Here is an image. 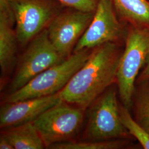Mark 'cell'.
I'll return each mask as SVG.
<instances>
[{"label":"cell","instance_id":"1","mask_svg":"<svg viewBox=\"0 0 149 149\" xmlns=\"http://www.w3.org/2000/svg\"><path fill=\"white\" fill-rule=\"evenodd\" d=\"M124 45L107 43L93 48L85 63L60 91L63 101L85 108L116 84Z\"/></svg>","mask_w":149,"mask_h":149},{"label":"cell","instance_id":"2","mask_svg":"<svg viewBox=\"0 0 149 149\" xmlns=\"http://www.w3.org/2000/svg\"><path fill=\"white\" fill-rule=\"evenodd\" d=\"M149 54V28L128 26L117 73L116 85L123 105L130 110L136 81Z\"/></svg>","mask_w":149,"mask_h":149},{"label":"cell","instance_id":"3","mask_svg":"<svg viewBox=\"0 0 149 149\" xmlns=\"http://www.w3.org/2000/svg\"><path fill=\"white\" fill-rule=\"evenodd\" d=\"M92 49L73 53L59 64L44 71L18 90L7 96L6 102H15L58 93L85 63Z\"/></svg>","mask_w":149,"mask_h":149},{"label":"cell","instance_id":"4","mask_svg":"<svg viewBox=\"0 0 149 149\" xmlns=\"http://www.w3.org/2000/svg\"><path fill=\"white\" fill-rule=\"evenodd\" d=\"M114 85L107 89L92 104L87 128V137L90 141L136 140L121 121L119 102Z\"/></svg>","mask_w":149,"mask_h":149},{"label":"cell","instance_id":"5","mask_svg":"<svg viewBox=\"0 0 149 149\" xmlns=\"http://www.w3.org/2000/svg\"><path fill=\"white\" fill-rule=\"evenodd\" d=\"M16 21L19 45H27L48 27L54 17L64 9L57 0H8Z\"/></svg>","mask_w":149,"mask_h":149},{"label":"cell","instance_id":"6","mask_svg":"<svg viewBox=\"0 0 149 149\" xmlns=\"http://www.w3.org/2000/svg\"><path fill=\"white\" fill-rule=\"evenodd\" d=\"M128 26L119 19L111 0H98L93 19L73 53L93 49L105 43L125 45Z\"/></svg>","mask_w":149,"mask_h":149},{"label":"cell","instance_id":"7","mask_svg":"<svg viewBox=\"0 0 149 149\" xmlns=\"http://www.w3.org/2000/svg\"><path fill=\"white\" fill-rule=\"evenodd\" d=\"M51 43L47 28L27 45L10 86V93L18 90L44 71L64 60Z\"/></svg>","mask_w":149,"mask_h":149},{"label":"cell","instance_id":"8","mask_svg":"<svg viewBox=\"0 0 149 149\" xmlns=\"http://www.w3.org/2000/svg\"><path fill=\"white\" fill-rule=\"evenodd\" d=\"M83 109L70 106L63 101L33 122L45 147L67 141L74 136L83 120Z\"/></svg>","mask_w":149,"mask_h":149},{"label":"cell","instance_id":"9","mask_svg":"<svg viewBox=\"0 0 149 149\" xmlns=\"http://www.w3.org/2000/svg\"><path fill=\"white\" fill-rule=\"evenodd\" d=\"M95 12L66 7L49 23L47 28L49 39L62 58L66 59L73 53L77 43L92 21Z\"/></svg>","mask_w":149,"mask_h":149},{"label":"cell","instance_id":"10","mask_svg":"<svg viewBox=\"0 0 149 149\" xmlns=\"http://www.w3.org/2000/svg\"><path fill=\"white\" fill-rule=\"evenodd\" d=\"M61 101L59 92L49 96L7 102L1 108L0 127L6 129L33 122L44 112Z\"/></svg>","mask_w":149,"mask_h":149},{"label":"cell","instance_id":"11","mask_svg":"<svg viewBox=\"0 0 149 149\" xmlns=\"http://www.w3.org/2000/svg\"><path fill=\"white\" fill-rule=\"evenodd\" d=\"M15 17L8 0H0V66L6 73L13 66L16 59L18 42Z\"/></svg>","mask_w":149,"mask_h":149},{"label":"cell","instance_id":"12","mask_svg":"<svg viewBox=\"0 0 149 149\" xmlns=\"http://www.w3.org/2000/svg\"><path fill=\"white\" fill-rule=\"evenodd\" d=\"M123 23L140 28H149V0H111Z\"/></svg>","mask_w":149,"mask_h":149},{"label":"cell","instance_id":"13","mask_svg":"<svg viewBox=\"0 0 149 149\" xmlns=\"http://www.w3.org/2000/svg\"><path fill=\"white\" fill-rule=\"evenodd\" d=\"M2 134L16 149H42L45 147L33 122L3 129Z\"/></svg>","mask_w":149,"mask_h":149},{"label":"cell","instance_id":"14","mask_svg":"<svg viewBox=\"0 0 149 149\" xmlns=\"http://www.w3.org/2000/svg\"><path fill=\"white\" fill-rule=\"evenodd\" d=\"M132 109L134 119L149 133V81L135 85Z\"/></svg>","mask_w":149,"mask_h":149},{"label":"cell","instance_id":"15","mask_svg":"<svg viewBox=\"0 0 149 149\" xmlns=\"http://www.w3.org/2000/svg\"><path fill=\"white\" fill-rule=\"evenodd\" d=\"M139 144L127 139H116L107 141H90L87 142L65 141L54 144L49 147L54 149H138Z\"/></svg>","mask_w":149,"mask_h":149},{"label":"cell","instance_id":"16","mask_svg":"<svg viewBox=\"0 0 149 149\" xmlns=\"http://www.w3.org/2000/svg\"><path fill=\"white\" fill-rule=\"evenodd\" d=\"M119 113L123 124L129 134L138 141L143 149H149V132L134 119L130 110L122 103H119Z\"/></svg>","mask_w":149,"mask_h":149},{"label":"cell","instance_id":"17","mask_svg":"<svg viewBox=\"0 0 149 149\" xmlns=\"http://www.w3.org/2000/svg\"><path fill=\"white\" fill-rule=\"evenodd\" d=\"M65 7L87 12H95L98 0H57Z\"/></svg>","mask_w":149,"mask_h":149},{"label":"cell","instance_id":"18","mask_svg":"<svg viewBox=\"0 0 149 149\" xmlns=\"http://www.w3.org/2000/svg\"><path fill=\"white\" fill-rule=\"evenodd\" d=\"M147 81H149V54L145 64L139 74L136 84Z\"/></svg>","mask_w":149,"mask_h":149},{"label":"cell","instance_id":"19","mask_svg":"<svg viewBox=\"0 0 149 149\" xmlns=\"http://www.w3.org/2000/svg\"><path fill=\"white\" fill-rule=\"evenodd\" d=\"M0 149H13L14 147L9 141V140L6 138L4 135L1 134L0 137Z\"/></svg>","mask_w":149,"mask_h":149}]
</instances>
